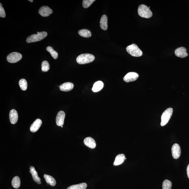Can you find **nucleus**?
Masks as SVG:
<instances>
[{
    "instance_id": "c756f323",
    "label": "nucleus",
    "mask_w": 189,
    "mask_h": 189,
    "mask_svg": "<svg viewBox=\"0 0 189 189\" xmlns=\"http://www.w3.org/2000/svg\"><path fill=\"white\" fill-rule=\"evenodd\" d=\"M187 172L188 174V177L189 179V164L188 165L187 168Z\"/></svg>"
},
{
    "instance_id": "ddd939ff",
    "label": "nucleus",
    "mask_w": 189,
    "mask_h": 189,
    "mask_svg": "<svg viewBox=\"0 0 189 189\" xmlns=\"http://www.w3.org/2000/svg\"><path fill=\"white\" fill-rule=\"evenodd\" d=\"M9 118L11 124H14L16 123L18 118V114L16 110L15 109L11 110Z\"/></svg>"
},
{
    "instance_id": "7ed1b4c3",
    "label": "nucleus",
    "mask_w": 189,
    "mask_h": 189,
    "mask_svg": "<svg viewBox=\"0 0 189 189\" xmlns=\"http://www.w3.org/2000/svg\"><path fill=\"white\" fill-rule=\"evenodd\" d=\"M47 35V33L46 32H37V34L32 35L28 37L26 39V42L30 43L38 42L45 38Z\"/></svg>"
},
{
    "instance_id": "2f4dec72",
    "label": "nucleus",
    "mask_w": 189,
    "mask_h": 189,
    "mask_svg": "<svg viewBox=\"0 0 189 189\" xmlns=\"http://www.w3.org/2000/svg\"><path fill=\"white\" fill-rule=\"evenodd\" d=\"M61 127H62V128L63 127V126H61Z\"/></svg>"
},
{
    "instance_id": "f3484780",
    "label": "nucleus",
    "mask_w": 189,
    "mask_h": 189,
    "mask_svg": "<svg viewBox=\"0 0 189 189\" xmlns=\"http://www.w3.org/2000/svg\"><path fill=\"white\" fill-rule=\"evenodd\" d=\"M100 26L102 29L106 30L108 29V18L106 15H103L100 21Z\"/></svg>"
},
{
    "instance_id": "4be33fe9",
    "label": "nucleus",
    "mask_w": 189,
    "mask_h": 189,
    "mask_svg": "<svg viewBox=\"0 0 189 189\" xmlns=\"http://www.w3.org/2000/svg\"><path fill=\"white\" fill-rule=\"evenodd\" d=\"M12 186L14 188L17 189L20 186V180L18 176L14 177L12 181Z\"/></svg>"
},
{
    "instance_id": "6ab92c4d",
    "label": "nucleus",
    "mask_w": 189,
    "mask_h": 189,
    "mask_svg": "<svg viewBox=\"0 0 189 189\" xmlns=\"http://www.w3.org/2000/svg\"><path fill=\"white\" fill-rule=\"evenodd\" d=\"M104 84L102 82L98 81L94 83L92 90L94 92H97L100 91L103 88Z\"/></svg>"
},
{
    "instance_id": "9d476101",
    "label": "nucleus",
    "mask_w": 189,
    "mask_h": 189,
    "mask_svg": "<svg viewBox=\"0 0 189 189\" xmlns=\"http://www.w3.org/2000/svg\"><path fill=\"white\" fill-rule=\"evenodd\" d=\"M65 116V114L64 111H61L59 112L57 114L56 119L57 126H63Z\"/></svg>"
},
{
    "instance_id": "f257e3e1",
    "label": "nucleus",
    "mask_w": 189,
    "mask_h": 189,
    "mask_svg": "<svg viewBox=\"0 0 189 189\" xmlns=\"http://www.w3.org/2000/svg\"><path fill=\"white\" fill-rule=\"evenodd\" d=\"M95 57L93 55L90 54H83L80 55L76 58V61L79 64L90 63L94 61Z\"/></svg>"
},
{
    "instance_id": "2eb2a0df",
    "label": "nucleus",
    "mask_w": 189,
    "mask_h": 189,
    "mask_svg": "<svg viewBox=\"0 0 189 189\" xmlns=\"http://www.w3.org/2000/svg\"><path fill=\"white\" fill-rule=\"evenodd\" d=\"M30 172L32 174L34 181L38 184H40L41 183L40 178L39 177L38 173L35 170V167L33 166H30Z\"/></svg>"
},
{
    "instance_id": "6e6552de",
    "label": "nucleus",
    "mask_w": 189,
    "mask_h": 189,
    "mask_svg": "<svg viewBox=\"0 0 189 189\" xmlns=\"http://www.w3.org/2000/svg\"><path fill=\"white\" fill-rule=\"evenodd\" d=\"M139 77L138 74L135 72H130L128 73L124 77V81L126 83H129L135 81Z\"/></svg>"
},
{
    "instance_id": "423d86ee",
    "label": "nucleus",
    "mask_w": 189,
    "mask_h": 189,
    "mask_svg": "<svg viewBox=\"0 0 189 189\" xmlns=\"http://www.w3.org/2000/svg\"><path fill=\"white\" fill-rule=\"evenodd\" d=\"M22 58V55L18 52H13L10 53L7 57L8 62L11 63H15L19 61Z\"/></svg>"
},
{
    "instance_id": "f8f14e48",
    "label": "nucleus",
    "mask_w": 189,
    "mask_h": 189,
    "mask_svg": "<svg viewBox=\"0 0 189 189\" xmlns=\"http://www.w3.org/2000/svg\"><path fill=\"white\" fill-rule=\"evenodd\" d=\"M42 124V122L41 119H37L34 121L30 126V130L32 132H36L39 129Z\"/></svg>"
},
{
    "instance_id": "cd10ccee",
    "label": "nucleus",
    "mask_w": 189,
    "mask_h": 189,
    "mask_svg": "<svg viewBox=\"0 0 189 189\" xmlns=\"http://www.w3.org/2000/svg\"><path fill=\"white\" fill-rule=\"evenodd\" d=\"M95 1L94 0H84L83 3V8H89Z\"/></svg>"
},
{
    "instance_id": "bb28decb",
    "label": "nucleus",
    "mask_w": 189,
    "mask_h": 189,
    "mask_svg": "<svg viewBox=\"0 0 189 189\" xmlns=\"http://www.w3.org/2000/svg\"><path fill=\"white\" fill-rule=\"evenodd\" d=\"M172 183L169 180H165L163 183V189H171Z\"/></svg>"
},
{
    "instance_id": "c85d7f7f",
    "label": "nucleus",
    "mask_w": 189,
    "mask_h": 189,
    "mask_svg": "<svg viewBox=\"0 0 189 189\" xmlns=\"http://www.w3.org/2000/svg\"><path fill=\"white\" fill-rule=\"evenodd\" d=\"M1 4V6H0V17L3 18H4L6 16V13L3 7L2 6Z\"/></svg>"
},
{
    "instance_id": "aec40b11",
    "label": "nucleus",
    "mask_w": 189,
    "mask_h": 189,
    "mask_svg": "<svg viewBox=\"0 0 189 189\" xmlns=\"http://www.w3.org/2000/svg\"><path fill=\"white\" fill-rule=\"evenodd\" d=\"M44 179H45L46 182L48 184L52 186H55L56 185V180H55L54 178L52 176L45 174H44Z\"/></svg>"
},
{
    "instance_id": "9b49d317",
    "label": "nucleus",
    "mask_w": 189,
    "mask_h": 189,
    "mask_svg": "<svg viewBox=\"0 0 189 189\" xmlns=\"http://www.w3.org/2000/svg\"><path fill=\"white\" fill-rule=\"evenodd\" d=\"M176 56L181 58H184L188 56L186 48L181 47L177 48L175 51Z\"/></svg>"
},
{
    "instance_id": "f03ea898",
    "label": "nucleus",
    "mask_w": 189,
    "mask_h": 189,
    "mask_svg": "<svg viewBox=\"0 0 189 189\" xmlns=\"http://www.w3.org/2000/svg\"><path fill=\"white\" fill-rule=\"evenodd\" d=\"M138 12L140 17L145 18H150L152 16V12L150 9L149 7L144 4L139 6L138 9Z\"/></svg>"
},
{
    "instance_id": "5701e85b",
    "label": "nucleus",
    "mask_w": 189,
    "mask_h": 189,
    "mask_svg": "<svg viewBox=\"0 0 189 189\" xmlns=\"http://www.w3.org/2000/svg\"><path fill=\"white\" fill-rule=\"evenodd\" d=\"M87 185L86 183H83L80 184L72 185L68 187L67 189H85Z\"/></svg>"
},
{
    "instance_id": "7c9ffc66",
    "label": "nucleus",
    "mask_w": 189,
    "mask_h": 189,
    "mask_svg": "<svg viewBox=\"0 0 189 189\" xmlns=\"http://www.w3.org/2000/svg\"><path fill=\"white\" fill-rule=\"evenodd\" d=\"M29 1L31 2H33V0H29Z\"/></svg>"
},
{
    "instance_id": "1a4fd4ad",
    "label": "nucleus",
    "mask_w": 189,
    "mask_h": 189,
    "mask_svg": "<svg viewBox=\"0 0 189 189\" xmlns=\"http://www.w3.org/2000/svg\"><path fill=\"white\" fill-rule=\"evenodd\" d=\"M39 13L42 16L47 17L52 13L53 11L47 6H43L39 9Z\"/></svg>"
},
{
    "instance_id": "4468645a",
    "label": "nucleus",
    "mask_w": 189,
    "mask_h": 189,
    "mask_svg": "<svg viewBox=\"0 0 189 189\" xmlns=\"http://www.w3.org/2000/svg\"><path fill=\"white\" fill-rule=\"evenodd\" d=\"M74 85L72 83L68 82L62 84L59 87L60 90L63 92H69L72 90L74 88Z\"/></svg>"
},
{
    "instance_id": "20e7f679",
    "label": "nucleus",
    "mask_w": 189,
    "mask_h": 189,
    "mask_svg": "<svg viewBox=\"0 0 189 189\" xmlns=\"http://www.w3.org/2000/svg\"><path fill=\"white\" fill-rule=\"evenodd\" d=\"M126 50L131 56L134 57H140L142 55V51L136 44H133L128 46L126 48Z\"/></svg>"
},
{
    "instance_id": "393cba45",
    "label": "nucleus",
    "mask_w": 189,
    "mask_h": 189,
    "mask_svg": "<svg viewBox=\"0 0 189 189\" xmlns=\"http://www.w3.org/2000/svg\"><path fill=\"white\" fill-rule=\"evenodd\" d=\"M19 85L20 88L23 90H26L28 88V83L26 80L25 79H21L19 82Z\"/></svg>"
},
{
    "instance_id": "0eeeda50",
    "label": "nucleus",
    "mask_w": 189,
    "mask_h": 189,
    "mask_svg": "<svg viewBox=\"0 0 189 189\" xmlns=\"http://www.w3.org/2000/svg\"><path fill=\"white\" fill-rule=\"evenodd\" d=\"M172 153L173 158L177 159L181 155V150L180 145L178 144H175L172 147Z\"/></svg>"
},
{
    "instance_id": "412c9836",
    "label": "nucleus",
    "mask_w": 189,
    "mask_h": 189,
    "mask_svg": "<svg viewBox=\"0 0 189 189\" xmlns=\"http://www.w3.org/2000/svg\"><path fill=\"white\" fill-rule=\"evenodd\" d=\"M78 33L80 36L84 38H90L92 36L91 32L90 30L87 29L80 30L78 31Z\"/></svg>"
},
{
    "instance_id": "39448f33",
    "label": "nucleus",
    "mask_w": 189,
    "mask_h": 189,
    "mask_svg": "<svg viewBox=\"0 0 189 189\" xmlns=\"http://www.w3.org/2000/svg\"><path fill=\"white\" fill-rule=\"evenodd\" d=\"M172 108H169L164 112L161 117V126H165L169 122L173 113Z\"/></svg>"
},
{
    "instance_id": "dca6fc26",
    "label": "nucleus",
    "mask_w": 189,
    "mask_h": 189,
    "mask_svg": "<svg viewBox=\"0 0 189 189\" xmlns=\"http://www.w3.org/2000/svg\"><path fill=\"white\" fill-rule=\"evenodd\" d=\"M85 145L91 149H94L96 147V143L94 139L91 137H88L84 140Z\"/></svg>"
},
{
    "instance_id": "b1692460",
    "label": "nucleus",
    "mask_w": 189,
    "mask_h": 189,
    "mask_svg": "<svg viewBox=\"0 0 189 189\" xmlns=\"http://www.w3.org/2000/svg\"><path fill=\"white\" fill-rule=\"evenodd\" d=\"M46 50L50 53L51 56H52L53 58L55 59H57L58 58V54L56 51H55L52 47L51 46H48L46 48Z\"/></svg>"
},
{
    "instance_id": "a878e982",
    "label": "nucleus",
    "mask_w": 189,
    "mask_h": 189,
    "mask_svg": "<svg viewBox=\"0 0 189 189\" xmlns=\"http://www.w3.org/2000/svg\"><path fill=\"white\" fill-rule=\"evenodd\" d=\"M50 68L49 65L47 61H43L42 65V69L43 72H47L49 71Z\"/></svg>"
},
{
    "instance_id": "a211bd4d",
    "label": "nucleus",
    "mask_w": 189,
    "mask_h": 189,
    "mask_svg": "<svg viewBox=\"0 0 189 189\" xmlns=\"http://www.w3.org/2000/svg\"><path fill=\"white\" fill-rule=\"evenodd\" d=\"M126 159V157L124 154H119L116 157L115 161H114V165L118 166L120 165L123 163Z\"/></svg>"
}]
</instances>
